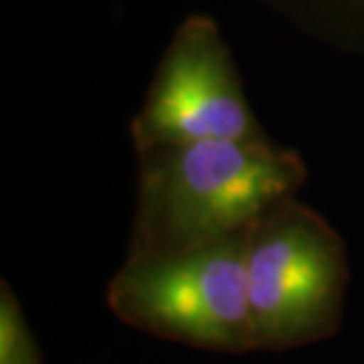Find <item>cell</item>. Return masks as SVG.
<instances>
[{"instance_id": "6da1fadb", "label": "cell", "mask_w": 364, "mask_h": 364, "mask_svg": "<svg viewBox=\"0 0 364 364\" xmlns=\"http://www.w3.org/2000/svg\"><path fill=\"white\" fill-rule=\"evenodd\" d=\"M130 251L168 253L245 233L308 176L296 150L261 142L156 146L138 152Z\"/></svg>"}, {"instance_id": "7a4b0ae2", "label": "cell", "mask_w": 364, "mask_h": 364, "mask_svg": "<svg viewBox=\"0 0 364 364\" xmlns=\"http://www.w3.org/2000/svg\"><path fill=\"white\" fill-rule=\"evenodd\" d=\"M245 243L247 231L182 251H130L107 286V308L156 338L213 352H255Z\"/></svg>"}, {"instance_id": "3957f363", "label": "cell", "mask_w": 364, "mask_h": 364, "mask_svg": "<svg viewBox=\"0 0 364 364\" xmlns=\"http://www.w3.org/2000/svg\"><path fill=\"white\" fill-rule=\"evenodd\" d=\"M245 273L255 352L299 348L338 332L350 279L342 237L289 198L251 225Z\"/></svg>"}, {"instance_id": "277c9868", "label": "cell", "mask_w": 364, "mask_h": 364, "mask_svg": "<svg viewBox=\"0 0 364 364\" xmlns=\"http://www.w3.org/2000/svg\"><path fill=\"white\" fill-rule=\"evenodd\" d=\"M130 136L136 154L172 144L269 140L219 26L208 16L186 18L172 35Z\"/></svg>"}, {"instance_id": "5b68a950", "label": "cell", "mask_w": 364, "mask_h": 364, "mask_svg": "<svg viewBox=\"0 0 364 364\" xmlns=\"http://www.w3.org/2000/svg\"><path fill=\"white\" fill-rule=\"evenodd\" d=\"M0 364H41L39 344L6 282L0 286Z\"/></svg>"}]
</instances>
